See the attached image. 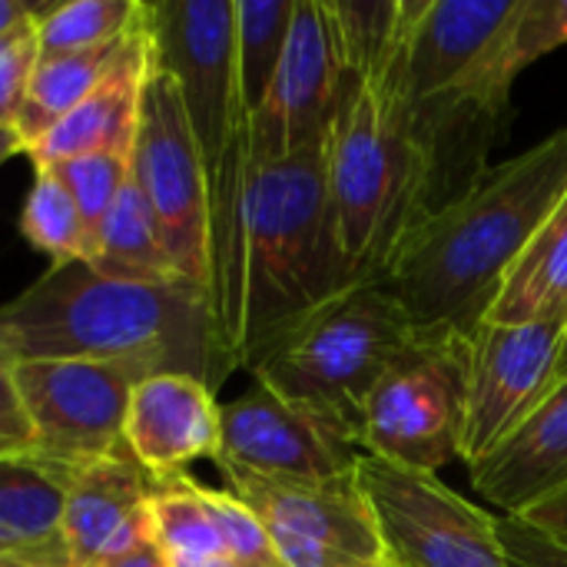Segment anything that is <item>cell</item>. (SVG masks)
I'll list each match as a JSON object with an SVG mask.
<instances>
[{
    "instance_id": "8992f818",
    "label": "cell",
    "mask_w": 567,
    "mask_h": 567,
    "mask_svg": "<svg viewBox=\"0 0 567 567\" xmlns=\"http://www.w3.org/2000/svg\"><path fill=\"white\" fill-rule=\"evenodd\" d=\"M468 415V336L415 332L362 409L359 452L415 472L462 462Z\"/></svg>"
},
{
    "instance_id": "30bf717a",
    "label": "cell",
    "mask_w": 567,
    "mask_h": 567,
    "mask_svg": "<svg viewBox=\"0 0 567 567\" xmlns=\"http://www.w3.org/2000/svg\"><path fill=\"white\" fill-rule=\"evenodd\" d=\"M153 375L136 362L43 359L13 365V385L33 449L83 465L126 449L123 425L133 389Z\"/></svg>"
},
{
    "instance_id": "4dcf8cb0",
    "label": "cell",
    "mask_w": 567,
    "mask_h": 567,
    "mask_svg": "<svg viewBox=\"0 0 567 567\" xmlns=\"http://www.w3.org/2000/svg\"><path fill=\"white\" fill-rule=\"evenodd\" d=\"M518 522L538 528L542 535H548L551 542H558L561 548H567V495L548 502V505H542V508H535V512H528V515L518 518Z\"/></svg>"
},
{
    "instance_id": "277c9868",
    "label": "cell",
    "mask_w": 567,
    "mask_h": 567,
    "mask_svg": "<svg viewBox=\"0 0 567 567\" xmlns=\"http://www.w3.org/2000/svg\"><path fill=\"white\" fill-rule=\"evenodd\" d=\"M326 186L346 282H382L429 213V169L385 66L349 70L326 133Z\"/></svg>"
},
{
    "instance_id": "1f68e13d",
    "label": "cell",
    "mask_w": 567,
    "mask_h": 567,
    "mask_svg": "<svg viewBox=\"0 0 567 567\" xmlns=\"http://www.w3.org/2000/svg\"><path fill=\"white\" fill-rule=\"evenodd\" d=\"M100 567H169V561H166L163 548L156 545V535H150L146 542L133 545L130 551H123V555L103 561Z\"/></svg>"
},
{
    "instance_id": "4fadbf2b",
    "label": "cell",
    "mask_w": 567,
    "mask_h": 567,
    "mask_svg": "<svg viewBox=\"0 0 567 567\" xmlns=\"http://www.w3.org/2000/svg\"><path fill=\"white\" fill-rule=\"evenodd\" d=\"M359 445L322 419L276 399L262 385L219 405L216 468H239L262 478L329 482L352 475Z\"/></svg>"
},
{
    "instance_id": "d590c367",
    "label": "cell",
    "mask_w": 567,
    "mask_h": 567,
    "mask_svg": "<svg viewBox=\"0 0 567 567\" xmlns=\"http://www.w3.org/2000/svg\"><path fill=\"white\" fill-rule=\"evenodd\" d=\"M561 375H567V336H565V349H561V359H558V379H561ZM558 379H555V382H558Z\"/></svg>"
},
{
    "instance_id": "603a6c76",
    "label": "cell",
    "mask_w": 567,
    "mask_h": 567,
    "mask_svg": "<svg viewBox=\"0 0 567 567\" xmlns=\"http://www.w3.org/2000/svg\"><path fill=\"white\" fill-rule=\"evenodd\" d=\"M296 0H236V90L246 126L282 60Z\"/></svg>"
},
{
    "instance_id": "74e56055",
    "label": "cell",
    "mask_w": 567,
    "mask_h": 567,
    "mask_svg": "<svg viewBox=\"0 0 567 567\" xmlns=\"http://www.w3.org/2000/svg\"><path fill=\"white\" fill-rule=\"evenodd\" d=\"M0 567H33V565H17V561H0Z\"/></svg>"
},
{
    "instance_id": "d6986e66",
    "label": "cell",
    "mask_w": 567,
    "mask_h": 567,
    "mask_svg": "<svg viewBox=\"0 0 567 567\" xmlns=\"http://www.w3.org/2000/svg\"><path fill=\"white\" fill-rule=\"evenodd\" d=\"M86 266L103 279L116 282H140V286H189L176 276L169 252L163 246L156 216L140 193L136 179H130L113 203L110 216L103 219Z\"/></svg>"
},
{
    "instance_id": "836d02e7",
    "label": "cell",
    "mask_w": 567,
    "mask_h": 567,
    "mask_svg": "<svg viewBox=\"0 0 567 567\" xmlns=\"http://www.w3.org/2000/svg\"><path fill=\"white\" fill-rule=\"evenodd\" d=\"M13 153H23V140L13 126H0V163L10 159Z\"/></svg>"
},
{
    "instance_id": "7402d4cb",
    "label": "cell",
    "mask_w": 567,
    "mask_h": 567,
    "mask_svg": "<svg viewBox=\"0 0 567 567\" xmlns=\"http://www.w3.org/2000/svg\"><path fill=\"white\" fill-rule=\"evenodd\" d=\"M150 518L156 545L163 548L169 567H199L226 555L219 532L199 498V482L186 472L153 478Z\"/></svg>"
},
{
    "instance_id": "83f0119b",
    "label": "cell",
    "mask_w": 567,
    "mask_h": 567,
    "mask_svg": "<svg viewBox=\"0 0 567 567\" xmlns=\"http://www.w3.org/2000/svg\"><path fill=\"white\" fill-rule=\"evenodd\" d=\"M40 63L37 20L27 17L0 33V126L17 130V116L23 110L33 70Z\"/></svg>"
},
{
    "instance_id": "9c48e42d",
    "label": "cell",
    "mask_w": 567,
    "mask_h": 567,
    "mask_svg": "<svg viewBox=\"0 0 567 567\" xmlns=\"http://www.w3.org/2000/svg\"><path fill=\"white\" fill-rule=\"evenodd\" d=\"M229 492L256 512L282 567H385L389 555L355 472L329 482L262 478L219 468Z\"/></svg>"
},
{
    "instance_id": "5b68a950",
    "label": "cell",
    "mask_w": 567,
    "mask_h": 567,
    "mask_svg": "<svg viewBox=\"0 0 567 567\" xmlns=\"http://www.w3.org/2000/svg\"><path fill=\"white\" fill-rule=\"evenodd\" d=\"M415 332L382 282H359L289 326L249 372L256 385L359 445L365 399Z\"/></svg>"
},
{
    "instance_id": "484cf974",
    "label": "cell",
    "mask_w": 567,
    "mask_h": 567,
    "mask_svg": "<svg viewBox=\"0 0 567 567\" xmlns=\"http://www.w3.org/2000/svg\"><path fill=\"white\" fill-rule=\"evenodd\" d=\"M47 169L63 183L70 199L76 203L80 219L86 226V256H90V246L103 219L110 216L123 186L133 179V153H86L63 163H50Z\"/></svg>"
},
{
    "instance_id": "52a82bcc",
    "label": "cell",
    "mask_w": 567,
    "mask_h": 567,
    "mask_svg": "<svg viewBox=\"0 0 567 567\" xmlns=\"http://www.w3.org/2000/svg\"><path fill=\"white\" fill-rule=\"evenodd\" d=\"M355 482L395 567H512L498 515L439 475L359 455Z\"/></svg>"
},
{
    "instance_id": "5bb4252c",
    "label": "cell",
    "mask_w": 567,
    "mask_h": 567,
    "mask_svg": "<svg viewBox=\"0 0 567 567\" xmlns=\"http://www.w3.org/2000/svg\"><path fill=\"white\" fill-rule=\"evenodd\" d=\"M153 475L120 449L76 465L63 502L66 567H100L153 535Z\"/></svg>"
},
{
    "instance_id": "2e32d148",
    "label": "cell",
    "mask_w": 567,
    "mask_h": 567,
    "mask_svg": "<svg viewBox=\"0 0 567 567\" xmlns=\"http://www.w3.org/2000/svg\"><path fill=\"white\" fill-rule=\"evenodd\" d=\"M475 495L505 518L567 495V375L475 465H468Z\"/></svg>"
},
{
    "instance_id": "e0dca14e",
    "label": "cell",
    "mask_w": 567,
    "mask_h": 567,
    "mask_svg": "<svg viewBox=\"0 0 567 567\" xmlns=\"http://www.w3.org/2000/svg\"><path fill=\"white\" fill-rule=\"evenodd\" d=\"M123 442L153 475L186 472L189 462L219 455V402L209 385L189 375H146L126 409Z\"/></svg>"
},
{
    "instance_id": "ffe728a7",
    "label": "cell",
    "mask_w": 567,
    "mask_h": 567,
    "mask_svg": "<svg viewBox=\"0 0 567 567\" xmlns=\"http://www.w3.org/2000/svg\"><path fill=\"white\" fill-rule=\"evenodd\" d=\"M567 316V193L512 262L488 309V322Z\"/></svg>"
},
{
    "instance_id": "8fae6325",
    "label": "cell",
    "mask_w": 567,
    "mask_h": 567,
    "mask_svg": "<svg viewBox=\"0 0 567 567\" xmlns=\"http://www.w3.org/2000/svg\"><path fill=\"white\" fill-rule=\"evenodd\" d=\"M342 76L346 56L329 0H296L282 60L246 126L252 163H276L326 143Z\"/></svg>"
},
{
    "instance_id": "f546056e",
    "label": "cell",
    "mask_w": 567,
    "mask_h": 567,
    "mask_svg": "<svg viewBox=\"0 0 567 567\" xmlns=\"http://www.w3.org/2000/svg\"><path fill=\"white\" fill-rule=\"evenodd\" d=\"M0 439L17 449H33V432L13 385V365L3 355H0Z\"/></svg>"
},
{
    "instance_id": "d6a6232c",
    "label": "cell",
    "mask_w": 567,
    "mask_h": 567,
    "mask_svg": "<svg viewBox=\"0 0 567 567\" xmlns=\"http://www.w3.org/2000/svg\"><path fill=\"white\" fill-rule=\"evenodd\" d=\"M40 3H23V0H0V33H7L13 23L37 17Z\"/></svg>"
},
{
    "instance_id": "6da1fadb",
    "label": "cell",
    "mask_w": 567,
    "mask_h": 567,
    "mask_svg": "<svg viewBox=\"0 0 567 567\" xmlns=\"http://www.w3.org/2000/svg\"><path fill=\"white\" fill-rule=\"evenodd\" d=\"M349 289L326 186V143L276 163H249L243 206L209 262V312L236 369L302 316Z\"/></svg>"
},
{
    "instance_id": "ba28073f",
    "label": "cell",
    "mask_w": 567,
    "mask_h": 567,
    "mask_svg": "<svg viewBox=\"0 0 567 567\" xmlns=\"http://www.w3.org/2000/svg\"><path fill=\"white\" fill-rule=\"evenodd\" d=\"M133 179L146 196L169 262L183 282L206 292L209 286V216L206 179L183 110L176 80L153 63L146 80L140 130L133 143Z\"/></svg>"
},
{
    "instance_id": "cb8c5ba5",
    "label": "cell",
    "mask_w": 567,
    "mask_h": 567,
    "mask_svg": "<svg viewBox=\"0 0 567 567\" xmlns=\"http://www.w3.org/2000/svg\"><path fill=\"white\" fill-rule=\"evenodd\" d=\"M143 3L136 0H66V3H40L37 10V40L40 56L73 53L86 47H100L106 40L123 37Z\"/></svg>"
},
{
    "instance_id": "9a60e30c",
    "label": "cell",
    "mask_w": 567,
    "mask_h": 567,
    "mask_svg": "<svg viewBox=\"0 0 567 567\" xmlns=\"http://www.w3.org/2000/svg\"><path fill=\"white\" fill-rule=\"evenodd\" d=\"M153 63L156 47L150 30V7L143 3L106 73L37 146L27 150L33 166H50L86 153H133Z\"/></svg>"
},
{
    "instance_id": "8d00e7d4",
    "label": "cell",
    "mask_w": 567,
    "mask_h": 567,
    "mask_svg": "<svg viewBox=\"0 0 567 567\" xmlns=\"http://www.w3.org/2000/svg\"><path fill=\"white\" fill-rule=\"evenodd\" d=\"M13 452H27V449H17V445H10V442L0 439V455H13Z\"/></svg>"
},
{
    "instance_id": "44dd1931",
    "label": "cell",
    "mask_w": 567,
    "mask_h": 567,
    "mask_svg": "<svg viewBox=\"0 0 567 567\" xmlns=\"http://www.w3.org/2000/svg\"><path fill=\"white\" fill-rule=\"evenodd\" d=\"M126 33L116 40H106L100 47L40 56L30 90H27V100H23V110L17 116V133L23 140V153L30 146H37L93 90V83L106 73V66L120 53Z\"/></svg>"
},
{
    "instance_id": "f35d334b",
    "label": "cell",
    "mask_w": 567,
    "mask_h": 567,
    "mask_svg": "<svg viewBox=\"0 0 567 567\" xmlns=\"http://www.w3.org/2000/svg\"><path fill=\"white\" fill-rule=\"evenodd\" d=\"M385 567H395V565H392V561H389V565H385Z\"/></svg>"
},
{
    "instance_id": "7c38bea8",
    "label": "cell",
    "mask_w": 567,
    "mask_h": 567,
    "mask_svg": "<svg viewBox=\"0 0 567 567\" xmlns=\"http://www.w3.org/2000/svg\"><path fill=\"white\" fill-rule=\"evenodd\" d=\"M567 316L482 322L468 336V415L462 462L488 455L555 385Z\"/></svg>"
},
{
    "instance_id": "ac0fdd59",
    "label": "cell",
    "mask_w": 567,
    "mask_h": 567,
    "mask_svg": "<svg viewBox=\"0 0 567 567\" xmlns=\"http://www.w3.org/2000/svg\"><path fill=\"white\" fill-rule=\"evenodd\" d=\"M76 465L27 449L0 455V561L66 567L63 502Z\"/></svg>"
},
{
    "instance_id": "f1b7e54d",
    "label": "cell",
    "mask_w": 567,
    "mask_h": 567,
    "mask_svg": "<svg viewBox=\"0 0 567 567\" xmlns=\"http://www.w3.org/2000/svg\"><path fill=\"white\" fill-rule=\"evenodd\" d=\"M498 538L512 567H567V548L518 518L498 515Z\"/></svg>"
},
{
    "instance_id": "d4e9b609",
    "label": "cell",
    "mask_w": 567,
    "mask_h": 567,
    "mask_svg": "<svg viewBox=\"0 0 567 567\" xmlns=\"http://www.w3.org/2000/svg\"><path fill=\"white\" fill-rule=\"evenodd\" d=\"M20 233L33 249L50 256L53 266L86 259V226L80 209L47 166H33V186L20 209Z\"/></svg>"
},
{
    "instance_id": "4316f807",
    "label": "cell",
    "mask_w": 567,
    "mask_h": 567,
    "mask_svg": "<svg viewBox=\"0 0 567 567\" xmlns=\"http://www.w3.org/2000/svg\"><path fill=\"white\" fill-rule=\"evenodd\" d=\"M199 498L219 532V542L229 561H236L239 567H282L256 512L243 505L229 488L219 492V488L199 485Z\"/></svg>"
},
{
    "instance_id": "3957f363",
    "label": "cell",
    "mask_w": 567,
    "mask_h": 567,
    "mask_svg": "<svg viewBox=\"0 0 567 567\" xmlns=\"http://www.w3.org/2000/svg\"><path fill=\"white\" fill-rule=\"evenodd\" d=\"M0 355L10 365L43 359L136 362L213 392L236 372L206 292L140 286L93 272L83 259L50 266L13 302L0 306Z\"/></svg>"
},
{
    "instance_id": "7a4b0ae2",
    "label": "cell",
    "mask_w": 567,
    "mask_h": 567,
    "mask_svg": "<svg viewBox=\"0 0 567 567\" xmlns=\"http://www.w3.org/2000/svg\"><path fill=\"white\" fill-rule=\"evenodd\" d=\"M567 193V126L515 159L488 166L462 196L422 216L382 286L419 332L472 336L512 262Z\"/></svg>"
},
{
    "instance_id": "e575fe53",
    "label": "cell",
    "mask_w": 567,
    "mask_h": 567,
    "mask_svg": "<svg viewBox=\"0 0 567 567\" xmlns=\"http://www.w3.org/2000/svg\"><path fill=\"white\" fill-rule=\"evenodd\" d=\"M199 567H239L236 561H229L226 555L223 558H213V561H206V565H199Z\"/></svg>"
}]
</instances>
